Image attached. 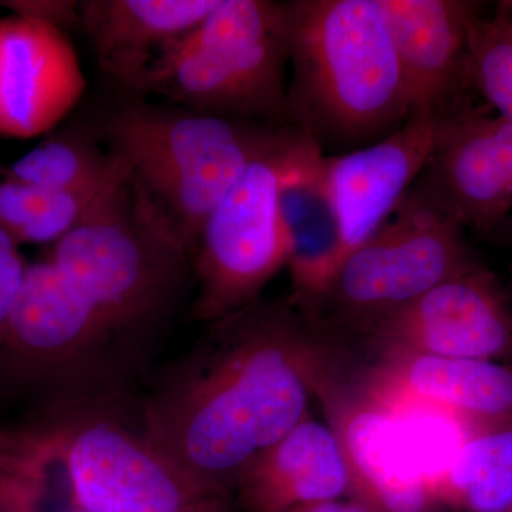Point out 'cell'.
<instances>
[{
	"mask_svg": "<svg viewBox=\"0 0 512 512\" xmlns=\"http://www.w3.org/2000/svg\"><path fill=\"white\" fill-rule=\"evenodd\" d=\"M339 359L335 340L289 299L207 325L141 399L147 440L188 477L229 497L242 471L311 414Z\"/></svg>",
	"mask_w": 512,
	"mask_h": 512,
	"instance_id": "6da1fadb",
	"label": "cell"
},
{
	"mask_svg": "<svg viewBox=\"0 0 512 512\" xmlns=\"http://www.w3.org/2000/svg\"><path fill=\"white\" fill-rule=\"evenodd\" d=\"M284 9L286 126L340 156L409 120L412 99L375 0H289Z\"/></svg>",
	"mask_w": 512,
	"mask_h": 512,
	"instance_id": "7a4b0ae2",
	"label": "cell"
},
{
	"mask_svg": "<svg viewBox=\"0 0 512 512\" xmlns=\"http://www.w3.org/2000/svg\"><path fill=\"white\" fill-rule=\"evenodd\" d=\"M49 259L151 362L194 286L184 242L126 167Z\"/></svg>",
	"mask_w": 512,
	"mask_h": 512,
	"instance_id": "3957f363",
	"label": "cell"
},
{
	"mask_svg": "<svg viewBox=\"0 0 512 512\" xmlns=\"http://www.w3.org/2000/svg\"><path fill=\"white\" fill-rule=\"evenodd\" d=\"M90 123L101 144L164 212L188 255L212 210L288 128L121 94Z\"/></svg>",
	"mask_w": 512,
	"mask_h": 512,
	"instance_id": "277c9868",
	"label": "cell"
},
{
	"mask_svg": "<svg viewBox=\"0 0 512 512\" xmlns=\"http://www.w3.org/2000/svg\"><path fill=\"white\" fill-rule=\"evenodd\" d=\"M83 512H227L228 497L188 477L147 440L138 400L37 410L10 429Z\"/></svg>",
	"mask_w": 512,
	"mask_h": 512,
	"instance_id": "5b68a950",
	"label": "cell"
},
{
	"mask_svg": "<svg viewBox=\"0 0 512 512\" xmlns=\"http://www.w3.org/2000/svg\"><path fill=\"white\" fill-rule=\"evenodd\" d=\"M289 47L284 2L220 0L165 47L141 97L183 109L286 126Z\"/></svg>",
	"mask_w": 512,
	"mask_h": 512,
	"instance_id": "8992f818",
	"label": "cell"
},
{
	"mask_svg": "<svg viewBox=\"0 0 512 512\" xmlns=\"http://www.w3.org/2000/svg\"><path fill=\"white\" fill-rule=\"evenodd\" d=\"M480 264L463 229L409 190L383 227L340 262L311 311L302 313L350 346L424 293Z\"/></svg>",
	"mask_w": 512,
	"mask_h": 512,
	"instance_id": "52a82bcc",
	"label": "cell"
},
{
	"mask_svg": "<svg viewBox=\"0 0 512 512\" xmlns=\"http://www.w3.org/2000/svg\"><path fill=\"white\" fill-rule=\"evenodd\" d=\"M281 140L249 165L205 221L190 254L195 293L187 322L207 326L247 308L286 268L288 247L276 198Z\"/></svg>",
	"mask_w": 512,
	"mask_h": 512,
	"instance_id": "ba28073f",
	"label": "cell"
},
{
	"mask_svg": "<svg viewBox=\"0 0 512 512\" xmlns=\"http://www.w3.org/2000/svg\"><path fill=\"white\" fill-rule=\"evenodd\" d=\"M352 476V497L373 512H433L439 501L399 414L339 363L318 394Z\"/></svg>",
	"mask_w": 512,
	"mask_h": 512,
	"instance_id": "9c48e42d",
	"label": "cell"
},
{
	"mask_svg": "<svg viewBox=\"0 0 512 512\" xmlns=\"http://www.w3.org/2000/svg\"><path fill=\"white\" fill-rule=\"evenodd\" d=\"M356 343L372 356L412 352L501 362L512 355V293L480 264L424 293Z\"/></svg>",
	"mask_w": 512,
	"mask_h": 512,
	"instance_id": "30bf717a",
	"label": "cell"
},
{
	"mask_svg": "<svg viewBox=\"0 0 512 512\" xmlns=\"http://www.w3.org/2000/svg\"><path fill=\"white\" fill-rule=\"evenodd\" d=\"M478 237L512 214V121L470 107L440 121L429 160L410 188Z\"/></svg>",
	"mask_w": 512,
	"mask_h": 512,
	"instance_id": "8fae6325",
	"label": "cell"
},
{
	"mask_svg": "<svg viewBox=\"0 0 512 512\" xmlns=\"http://www.w3.org/2000/svg\"><path fill=\"white\" fill-rule=\"evenodd\" d=\"M412 99V113L441 121L474 107L468 26L470 0H375Z\"/></svg>",
	"mask_w": 512,
	"mask_h": 512,
	"instance_id": "7c38bea8",
	"label": "cell"
},
{
	"mask_svg": "<svg viewBox=\"0 0 512 512\" xmlns=\"http://www.w3.org/2000/svg\"><path fill=\"white\" fill-rule=\"evenodd\" d=\"M86 87L66 33L18 15L0 19V137L29 140L52 133Z\"/></svg>",
	"mask_w": 512,
	"mask_h": 512,
	"instance_id": "4fadbf2b",
	"label": "cell"
},
{
	"mask_svg": "<svg viewBox=\"0 0 512 512\" xmlns=\"http://www.w3.org/2000/svg\"><path fill=\"white\" fill-rule=\"evenodd\" d=\"M276 198L288 247L289 302L306 313L325 291L342 256V231L318 144L288 127L276 148Z\"/></svg>",
	"mask_w": 512,
	"mask_h": 512,
	"instance_id": "5bb4252c",
	"label": "cell"
},
{
	"mask_svg": "<svg viewBox=\"0 0 512 512\" xmlns=\"http://www.w3.org/2000/svg\"><path fill=\"white\" fill-rule=\"evenodd\" d=\"M440 121L414 111L402 127L372 146L325 156L342 231L340 262L392 217L429 160Z\"/></svg>",
	"mask_w": 512,
	"mask_h": 512,
	"instance_id": "9a60e30c",
	"label": "cell"
},
{
	"mask_svg": "<svg viewBox=\"0 0 512 512\" xmlns=\"http://www.w3.org/2000/svg\"><path fill=\"white\" fill-rule=\"evenodd\" d=\"M372 360L353 372L389 406L426 404L473 429L512 421V366L412 352Z\"/></svg>",
	"mask_w": 512,
	"mask_h": 512,
	"instance_id": "2e32d148",
	"label": "cell"
},
{
	"mask_svg": "<svg viewBox=\"0 0 512 512\" xmlns=\"http://www.w3.org/2000/svg\"><path fill=\"white\" fill-rule=\"evenodd\" d=\"M220 0H80L100 72L121 96H140L165 47L190 33Z\"/></svg>",
	"mask_w": 512,
	"mask_h": 512,
	"instance_id": "e0dca14e",
	"label": "cell"
},
{
	"mask_svg": "<svg viewBox=\"0 0 512 512\" xmlns=\"http://www.w3.org/2000/svg\"><path fill=\"white\" fill-rule=\"evenodd\" d=\"M234 491L249 512H286L352 497L338 434L309 414L242 471Z\"/></svg>",
	"mask_w": 512,
	"mask_h": 512,
	"instance_id": "ac0fdd59",
	"label": "cell"
},
{
	"mask_svg": "<svg viewBox=\"0 0 512 512\" xmlns=\"http://www.w3.org/2000/svg\"><path fill=\"white\" fill-rule=\"evenodd\" d=\"M433 493L464 512H512V421L478 427L461 441Z\"/></svg>",
	"mask_w": 512,
	"mask_h": 512,
	"instance_id": "d6986e66",
	"label": "cell"
},
{
	"mask_svg": "<svg viewBox=\"0 0 512 512\" xmlns=\"http://www.w3.org/2000/svg\"><path fill=\"white\" fill-rule=\"evenodd\" d=\"M123 170L87 121L49 133L6 171L16 180L50 190L84 191L107 187Z\"/></svg>",
	"mask_w": 512,
	"mask_h": 512,
	"instance_id": "ffe728a7",
	"label": "cell"
},
{
	"mask_svg": "<svg viewBox=\"0 0 512 512\" xmlns=\"http://www.w3.org/2000/svg\"><path fill=\"white\" fill-rule=\"evenodd\" d=\"M111 184L96 190L57 191L23 183L0 170V227L19 245H55L80 224Z\"/></svg>",
	"mask_w": 512,
	"mask_h": 512,
	"instance_id": "44dd1931",
	"label": "cell"
},
{
	"mask_svg": "<svg viewBox=\"0 0 512 512\" xmlns=\"http://www.w3.org/2000/svg\"><path fill=\"white\" fill-rule=\"evenodd\" d=\"M468 63L474 90L498 116L512 121V18L497 9L468 26Z\"/></svg>",
	"mask_w": 512,
	"mask_h": 512,
	"instance_id": "7402d4cb",
	"label": "cell"
},
{
	"mask_svg": "<svg viewBox=\"0 0 512 512\" xmlns=\"http://www.w3.org/2000/svg\"><path fill=\"white\" fill-rule=\"evenodd\" d=\"M0 512H83L28 458L0 439Z\"/></svg>",
	"mask_w": 512,
	"mask_h": 512,
	"instance_id": "603a6c76",
	"label": "cell"
},
{
	"mask_svg": "<svg viewBox=\"0 0 512 512\" xmlns=\"http://www.w3.org/2000/svg\"><path fill=\"white\" fill-rule=\"evenodd\" d=\"M19 248L18 242L0 227V338L28 268Z\"/></svg>",
	"mask_w": 512,
	"mask_h": 512,
	"instance_id": "cb8c5ba5",
	"label": "cell"
},
{
	"mask_svg": "<svg viewBox=\"0 0 512 512\" xmlns=\"http://www.w3.org/2000/svg\"><path fill=\"white\" fill-rule=\"evenodd\" d=\"M0 5L12 15L39 20L64 33L80 29V0H8Z\"/></svg>",
	"mask_w": 512,
	"mask_h": 512,
	"instance_id": "d4e9b609",
	"label": "cell"
},
{
	"mask_svg": "<svg viewBox=\"0 0 512 512\" xmlns=\"http://www.w3.org/2000/svg\"><path fill=\"white\" fill-rule=\"evenodd\" d=\"M286 512H373L362 501L356 498H340V500L326 501V503H318L305 505V507L295 508V510Z\"/></svg>",
	"mask_w": 512,
	"mask_h": 512,
	"instance_id": "484cf974",
	"label": "cell"
},
{
	"mask_svg": "<svg viewBox=\"0 0 512 512\" xmlns=\"http://www.w3.org/2000/svg\"><path fill=\"white\" fill-rule=\"evenodd\" d=\"M484 241L512 252V214L480 235Z\"/></svg>",
	"mask_w": 512,
	"mask_h": 512,
	"instance_id": "4316f807",
	"label": "cell"
},
{
	"mask_svg": "<svg viewBox=\"0 0 512 512\" xmlns=\"http://www.w3.org/2000/svg\"><path fill=\"white\" fill-rule=\"evenodd\" d=\"M497 9L501 10V12L507 13V15L511 16L512 18V0H504V2H498Z\"/></svg>",
	"mask_w": 512,
	"mask_h": 512,
	"instance_id": "83f0119b",
	"label": "cell"
}]
</instances>
